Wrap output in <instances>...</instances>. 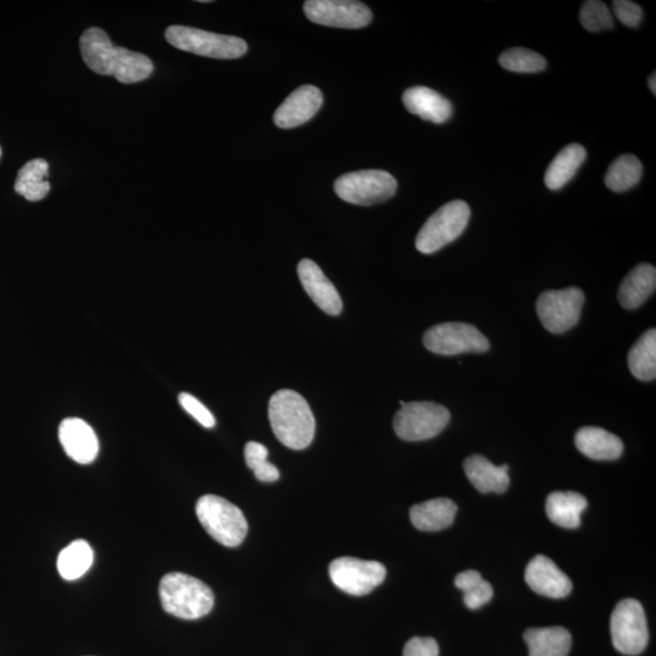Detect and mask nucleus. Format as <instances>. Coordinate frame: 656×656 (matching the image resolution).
<instances>
[{"instance_id":"nucleus-1","label":"nucleus","mask_w":656,"mask_h":656,"mask_svg":"<svg viewBox=\"0 0 656 656\" xmlns=\"http://www.w3.org/2000/svg\"><path fill=\"white\" fill-rule=\"evenodd\" d=\"M79 47L90 70L101 76L115 77L118 82L145 81L154 72V64L146 55L115 47L101 28L92 27L84 32Z\"/></svg>"},{"instance_id":"nucleus-2","label":"nucleus","mask_w":656,"mask_h":656,"mask_svg":"<svg viewBox=\"0 0 656 656\" xmlns=\"http://www.w3.org/2000/svg\"><path fill=\"white\" fill-rule=\"evenodd\" d=\"M269 420L276 438L292 450L307 449L315 435V417L307 400L290 389L276 392L269 401Z\"/></svg>"},{"instance_id":"nucleus-3","label":"nucleus","mask_w":656,"mask_h":656,"mask_svg":"<svg viewBox=\"0 0 656 656\" xmlns=\"http://www.w3.org/2000/svg\"><path fill=\"white\" fill-rule=\"evenodd\" d=\"M164 612L184 620H197L212 612L214 595L205 582L183 573H169L160 582Z\"/></svg>"},{"instance_id":"nucleus-4","label":"nucleus","mask_w":656,"mask_h":656,"mask_svg":"<svg viewBox=\"0 0 656 656\" xmlns=\"http://www.w3.org/2000/svg\"><path fill=\"white\" fill-rule=\"evenodd\" d=\"M196 514L207 533L226 547L240 546L248 533V524L239 507L216 495L202 496Z\"/></svg>"},{"instance_id":"nucleus-5","label":"nucleus","mask_w":656,"mask_h":656,"mask_svg":"<svg viewBox=\"0 0 656 656\" xmlns=\"http://www.w3.org/2000/svg\"><path fill=\"white\" fill-rule=\"evenodd\" d=\"M167 42L174 48L212 59H239L247 53V43L234 36L218 35L197 28L171 26L166 31Z\"/></svg>"},{"instance_id":"nucleus-6","label":"nucleus","mask_w":656,"mask_h":656,"mask_svg":"<svg viewBox=\"0 0 656 656\" xmlns=\"http://www.w3.org/2000/svg\"><path fill=\"white\" fill-rule=\"evenodd\" d=\"M471 218V209L465 201L455 200L440 207L429 217L416 237V248L423 254H432L448 246L463 234Z\"/></svg>"},{"instance_id":"nucleus-7","label":"nucleus","mask_w":656,"mask_h":656,"mask_svg":"<svg viewBox=\"0 0 656 656\" xmlns=\"http://www.w3.org/2000/svg\"><path fill=\"white\" fill-rule=\"evenodd\" d=\"M397 189V179L380 169L344 174L335 183L339 199L358 206L377 205L392 199Z\"/></svg>"},{"instance_id":"nucleus-8","label":"nucleus","mask_w":656,"mask_h":656,"mask_svg":"<svg viewBox=\"0 0 656 656\" xmlns=\"http://www.w3.org/2000/svg\"><path fill=\"white\" fill-rule=\"evenodd\" d=\"M450 422L445 406L429 401L404 403L395 414L393 427L400 439L423 441L437 437Z\"/></svg>"},{"instance_id":"nucleus-9","label":"nucleus","mask_w":656,"mask_h":656,"mask_svg":"<svg viewBox=\"0 0 656 656\" xmlns=\"http://www.w3.org/2000/svg\"><path fill=\"white\" fill-rule=\"evenodd\" d=\"M423 344L429 352L454 356L465 353H486L490 343L477 327L465 322H445L424 333Z\"/></svg>"},{"instance_id":"nucleus-10","label":"nucleus","mask_w":656,"mask_h":656,"mask_svg":"<svg viewBox=\"0 0 656 656\" xmlns=\"http://www.w3.org/2000/svg\"><path fill=\"white\" fill-rule=\"evenodd\" d=\"M584 303V292L579 287H569L542 293L537 299L536 311L548 332L562 335L578 325Z\"/></svg>"},{"instance_id":"nucleus-11","label":"nucleus","mask_w":656,"mask_h":656,"mask_svg":"<svg viewBox=\"0 0 656 656\" xmlns=\"http://www.w3.org/2000/svg\"><path fill=\"white\" fill-rule=\"evenodd\" d=\"M613 644L625 655H638L647 648L649 632L646 614L636 599H624L616 605L610 620Z\"/></svg>"},{"instance_id":"nucleus-12","label":"nucleus","mask_w":656,"mask_h":656,"mask_svg":"<svg viewBox=\"0 0 656 656\" xmlns=\"http://www.w3.org/2000/svg\"><path fill=\"white\" fill-rule=\"evenodd\" d=\"M387 569L380 562L342 557L330 565V578L339 590L352 596L369 595L386 579Z\"/></svg>"},{"instance_id":"nucleus-13","label":"nucleus","mask_w":656,"mask_h":656,"mask_svg":"<svg viewBox=\"0 0 656 656\" xmlns=\"http://www.w3.org/2000/svg\"><path fill=\"white\" fill-rule=\"evenodd\" d=\"M304 13L314 24L336 28H361L372 20L370 8L354 0H308Z\"/></svg>"},{"instance_id":"nucleus-14","label":"nucleus","mask_w":656,"mask_h":656,"mask_svg":"<svg viewBox=\"0 0 656 656\" xmlns=\"http://www.w3.org/2000/svg\"><path fill=\"white\" fill-rule=\"evenodd\" d=\"M62 449L79 465H89L99 454V440L94 429L81 418H66L59 427Z\"/></svg>"},{"instance_id":"nucleus-15","label":"nucleus","mask_w":656,"mask_h":656,"mask_svg":"<svg viewBox=\"0 0 656 656\" xmlns=\"http://www.w3.org/2000/svg\"><path fill=\"white\" fill-rule=\"evenodd\" d=\"M324 103L321 90L314 86H303L294 90L274 115L277 127L291 129L302 126L319 112Z\"/></svg>"},{"instance_id":"nucleus-16","label":"nucleus","mask_w":656,"mask_h":656,"mask_svg":"<svg viewBox=\"0 0 656 656\" xmlns=\"http://www.w3.org/2000/svg\"><path fill=\"white\" fill-rule=\"evenodd\" d=\"M298 276L305 292L326 314L337 316L342 313L343 302L335 285L332 284L319 265L310 259L298 264Z\"/></svg>"},{"instance_id":"nucleus-17","label":"nucleus","mask_w":656,"mask_h":656,"mask_svg":"<svg viewBox=\"0 0 656 656\" xmlns=\"http://www.w3.org/2000/svg\"><path fill=\"white\" fill-rule=\"evenodd\" d=\"M525 581L536 593L548 598L561 599L567 597L573 584L567 575L559 569L550 558L536 556L525 570Z\"/></svg>"},{"instance_id":"nucleus-18","label":"nucleus","mask_w":656,"mask_h":656,"mask_svg":"<svg viewBox=\"0 0 656 656\" xmlns=\"http://www.w3.org/2000/svg\"><path fill=\"white\" fill-rule=\"evenodd\" d=\"M403 103L412 115L437 124L450 120L454 112V107L448 99L427 87L407 89L403 95Z\"/></svg>"},{"instance_id":"nucleus-19","label":"nucleus","mask_w":656,"mask_h":656,"mask_svg":"<svg viewBox=\"0 0 656 656\" xmlns=\"http://www.w3.org/2000/svg\"><path fill=\"white\" fill-rule=\"evenodd\" d=\"M463 468L469 482L482 494H489V492L502 494L510 486L511 480L508 475L510 466L497 467L482 455L468 457L463 463Z\"/></svg>"},{"instance_id":"nucleus-20","label":"nucleus","mask_w":656,"mask_h":656,"mask_svg":"<svg viewBox=\"0 0 656 656\" xmlns=\"http://www.w3.org/2000/svg\"><path fill=\"white\" fill-rule=\"evenodd\" d=\"M575 445L582 455L595 461L618 460L624 451L619 437L598 427L581 428L575 435Z\"/></svg>"},{"instance_id":"nucleus-21","label":"nucleus","mask_w":656,"mask_h":656,"mask_svg":"<svg viewBox=\"0 0 656 656\" xmlns=\"http://www.w3.org/2000/svg\"><path fill=\"white\" fill-rule=\"evenodd\" d=\"M656 288V270L653 265L639 264L621 282L618 299L622 308L633 310L641 307Z\"/></svg>"},{"instance_id":"nucleus-22","label":"nucleus","mask_w":656,"mask_h":656,"mask_svg":"<svg viewBox=\"0 0 656 656\" xmlns=\"http://www.w3.org/2000/svg\"><path fill=\"white\" fill-rule=\"evenodd\" d=\"M456 503L450 499H434L418 503L411 508L410 518L414 527L421 531H440L454 523Z\"/></svg>"},{"instance_id":"nucleus-23","label":"nucleus","mask_w":656,"mask_h":656,"mask_svg":"<svg viewBox=\"0 0 656 656\" xmlns=\"http://www.w3.org/2000/svg\"><path fill=\"white\" fill-rule=\"evenodd\" d=\"M587 508L584 496L574 491H556L547 497L546 512L551 522L565 529H576Z\"/></svg>"},{"instance_id":"nucleus-24","label":"nucleus","mask_w":656,"mask_h":656,"mask_svg":"<svg viewBox=\"0 0 656 656\" xmlns=\"http://www.w3.org/2000/svg\"><path fill=\"white\" fill-rule=\"evenodd\" d=\"M586 160V150L579 144L564 147L553 158L545 174V184L548 189L556 191L567 185L575 177L576 172Z\"/></svg>"},{"instance_id":"nucleus-25","label":"nucleus","mask_w":656,"mask_h":656,"mask_svg":"<svg viewBox=\"0 0 656 656\" xmlns=\"http://www.w3.org/2000/svg\"><path fill=\"white\" fill-rule=\"evenodd\" d=\"M529 656H568L571 648V635L563 627L529 629L524 633Z\"/></svg>"},{"instance_id":"nucleus-26","label":"nucleus","mask_w":656,"mask_h":656,"mask_svg":"<svg viewBox=\"0 0 656 656\" xmlns=\"http://www.w3.org/2000/svg\"><path fill=\"white\" fill-rule=\"evenodd\" d=\"M49 164L42 158L27 162L16 178L15 191L27 201L37 202L45 199L50 191L48 182Z\"/></svg>"},{"instance_id":"nucleus-27","label":"nucleus","mask_w":656,"mask_h":656,"mask_svg":"<svg viewBox=\"0 0 656 656\" xmlns=\"http://www.w3.org/2000/svg\"><path fill=\"white\" fill-rule=\"evenodd\" d=\"M629 369L637 380L650 382L656 378V330L650 328L639 337L629 353Z\"/></svg>"},{"instance_id":"nucleus-28","label":"nucleus","mask_w":656,"mask_h":656,"mask_svg":"<svg viewBox=\"0 0 656 656\" xmlns=\"http://www.w3.org/2000/svg\"><path fill=\"white\" fill-rule=\"evenodd\" d=\"M93 562L94 552L92 547L87 541L76 540L60 552L58 570L61 578L73 581L82 578L92 567Z\"/></svg>"},{"instance_id":"nucleus-29","label":"nucleus","mask_w":656,"mask_h":656,"mask_svg":"<svg viewBox=\"0 0 656 656\" xmlns=\"http://www.w3.org/2000/svg\"><path fill=\"white\" fill-rule=\"evenodd\" d=\"M643 166L633 155H622L610 164L605 174V185L614 192H624L635 188L641 180Z\"/></svg>"},{"instance_id":"nucleus-30","label":"nucleus","mask_w":656,"mask_h":656,"mask_svg":"<svg viewBox=\"0 0 656 656\" xmlns=\"http://www.w3.org/2000/svg\"><path fill=\"white\" fill-rule=\"evenodd\" d=\"M503 69L516 73H536L546 69L547 62L540 54L524 48H512L500 55Z\"/></svg>"},{"instance_id":"nucleus-31","label":"nucleus","mask_w":656,"mask_h":656,"mask_svg":"<svg viewBox=\"0 0 656 656\" xmlns=\"http://www.w3.org/2000/svg\"><path fill=\"white\" fill-rule=\"evenodd\" d=\"M267 446L250 441L245 448V458L248 468H251L256 478L263 483H273L280 478L279 469L268 462Z\"/></svg>"},{"instance_id":"nucleus-32","label":"nucleus","mask_w":656,"mask_h":656,"mask_svg":"<svg viewBox=\"0 0 656 656\" xmlns=\"http://www.w3.org/2000/svg\"><path fill=\"white\" fill-rule=\"evenodd\" d=\"M581 25L588 32L610 30L614 27L613 15L603 2L588 0L582 4L580 10Z\"/></svg>"},{"instance_id":"nucleus-33","label":"nucleus","mask_w":656,"mask_h":656,"mask_svg":"<svg viewBox=\"0 0 656 656\" xmlns=\"http://www.w3.org/2000/svg\"><path fill=\"white\" fill-rule=\"evenodd\" d=\"M179 403L191 417H194L195 420L201 424V426L205 428H213L216 426V418H214L212 412L209 411L199 399H196L194 395L189 393L180 394Z\"/></svg>"},{"instance_id":"nucleus-34","label":"nucleus","mask_w":656,"mask_h":656,"mask_svg":"<svg viewBox=\"0 0 656 656\" xmlns=\"http://www.w3.org/2000/svg\"><path fill=\"white\" fill-rule=\"evenodd\" d=\"M613 10L616 18L627 27H637L642 22V8L629 0H615Z\"/></svg>"},{"instance_id":"nucleus-35","label":"nucleus","mask_w":656,"mask_h":656,"mask_svg":"<svg viewBox=\"0 0 656 656\" xmlns=\"http://www.w3.org/2000/svg\"><path fill=\"white\" fill-rule=\"evenodd\" d=\"M492 596H494L492 586L488 581L483 579L477 586L472 587L471 590L463 592V601H465L467 608L475 610L489 603Z\"/></svg>"},{"instance_id":"nucleus-36","label":"nucleus","mask_w":656,"mask_h":656,"mask_svg":"<svg viewBox=\"0 0 656 656\" xmlns=\"http://www.w3.org/2000/svg\"><path fill=\"white\" fill-rule=\"evenodd\" d=\"M404 656H439V646L431 637H414L405 644Z\"/></svg>"},{"instance_id":"nucleus-37","label":"nucleus","mask_w":656,"mask_h":656,"mask_svg":"<svg viewBox=\"0 0 656 656\" xmlns=\"http://www.w3.org/2000/svg\"><path fill=\"white\" fill-rule=\"evenodd\" d=\"M482 580L483 576L479 573V571L467 570L456 576L455 585L458 590L466 592L471 590L472 587L477 586Z\"/></svg>"},{"instance_id":"nucleus-38","label":"nucleus","mask_w":656,"mask_h":656,"mask_svg":"<svg viewBox=\"0 0 656 656\" xmlns=\"http://www.w3.org/2000/svg\"><path fill=\"white\" fill-rule=\"evenodd\" d=\"M648 86H649V89L652 90V93L654 95H656V75H655V72H653L652 75H650V77L648 79Z\"/></svg>"},{"instance_id":"nucleus-39","label":"nucleus","mask_w":656,"mask_h":656,"mask_svg":"<svg viewBox=\"0 0 656 656\" xmlns=\"http://www.w3.org/2000/svg\"><path fill=\"white\" fill-rule=\"evenodd\" d=\"M0 156H2V147H0Z\"/></svg>"}]
</instances>
